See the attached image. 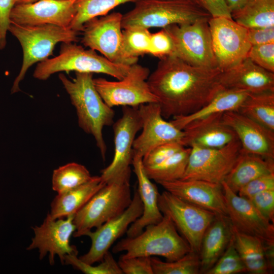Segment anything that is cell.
<instances>
[{
    "mask_svg": "<svg viewBox=\"0 0 274 274\" xmlns=\"http://www.w3.org/2000/svg\"><path fill=\"white\" fill-rule=\"evenodd\" d=\"M222 120L236 134L242 151L274 159L273 131L238 111L224 113Z\"/></svg>",
    "mask_w": 274,
    "mask_h": 274,
    "instance_id": "cell-20",
    "label": "cell"
},
{
    "mask_svg": "<svg viewBox=\"0 0 274 274\" xmlns=\"http://www.w3.org/2000/svg\"><path fill=\"white\" fill-rule=\"evenodd\" d=\"M227 215L232 224L243 233L254 236L263 243H274V225L263 217L248 199L232 191L223 181Z\"/></svg>",
    "mask_w": 274,
    "mask_h": 274,
    "instance_id": "cell-19",
    "label": "cell"
},
{
    "mask_svg": "<svg viewBox=\"0 0 274 274\" xmlns=\"http://www.w3.org/2000/svg\"><path fill=\"white\" fill-rule=\"evenodd\" d=\"M151 257H124L121 255L118 264L123 273L153 274Z\"/></svg>",
    "mask_w": 274,
    "mask_h": 274,
    "instance_id": "cell-42",
    "label": "cell"
},
{
    "mask_svg": "<svg viewBox=\"0 0 274 274\" xmlns=\"http://www.w3.org/2000/svg\"><path fill=\"white\" fill-rule=\"evenodd\" d=\"M106 183L100 176H92L85 183L58 193L51 203L50 215L53 219L75 215Z\"/></svg>",
    "mask_w": 274,
    "mask_h": 274,
    "instance_id": "cell-27",
    "label": "cell"
},
{
    "mask_svg": "<svg viewBox=\"0 0 274 274\" xmlns=\"http://www.w3.org/2000/svg\"><path fill=\"white\" fill-rule=\"evenodd\" d=\"M143 211V203L136 188L131 203L122 214L96 228L95 231L91 230L84 234L90 237L91 245L88 252L79 258L90 264L101 261L114 243L142 215Z\"/></svg>",
    "mask_w": 274,
    "mask_h": 274,
    "instance_id": "cell-16",
    "label": "cell"
},
{
    "mask_svg": "<svg viewBox=\"0 0 274 274\" xmlns=\"http://www.w3.org/2000/svg\"><path fill=\"white\" fill-rule=\"evenodd\" d=\"M16 0H0V49L6 45L7 32L10 24V14Z\"/></svg>",
    "mask_w": 274,
    "mask_h": 274,
    "instance_id": "cell-45",
    "label": "cell"
},
{
    "mask_svg": "<svg viewBox=\"0 0 274 274\" xmlns=\"http://www.w3.org/2000/svg\"><path fill=\"white\" fill-rule=\"evenodd\" d=\"M148 68L137 63L132 64L127 74L117 81L105 78L93 79L94 86L105 103L109 107H138L141 105L158 102L147 82Z\"/></svg>",
    "mask_w": 274,
    "mask_h": 274,
    "instance_id": "cell-10",
    "label": "cell"
},
{
    "mask_svg": "<svg viewBox=\"0 0 274 274\" xmlns=\"http://www.w3.org/2000/svg\"><path fill=\"white\" fill-rule=\"evenodd\" d=\"M112 125L114 155L111 163L101 170L100 176L106 183L130 169L133 156V144L137 132L142 127L138 107L123 106L122 117Z\"/></svg>",
    "mask_w": 274,
    "mask_h": 274,
    "instance_id": "cell-15",
    "label": "cell"
},
{
    "mask_svg": "<svg viewBox=\"0 0 274 274\" xmlns=\"http://www.w3.org/2000/svg\"><path fill=\"white\" fill-rule=\"evenodd\" d=\"M233 239L247 272L253 274L270 273L265 258L263 242L260 239L241 232L233 226Z\"/></svg>",
    "mask_w": 274,
    "mask_h": 274,
    "instance_id": "cell-29",
    "label": "cell"
},
{
    "mask_svg": "<svg viewBox=\"0 0 274 274\" xmlns=\"http://www.w3.org/2000/svg\"><path fill=\"white\" fill-rule=\"evenodd\" d=\"M190 148L187 166L181 180L221 184L233 166L241 144L237 139L220 148Z\"/></svg>",
    "mask_w": 274,
    "mask_h": 274,
    "instance_id": "cell-11",
    "label": "cell"
},
{
    "mask_svg": "<svg viewBox=\"0 0 274 274\" xmlns=\"http://www.w3.org/2000/svg\"><path fill=\"white\" fill-rule=\"evenodd\" d=\"M142 157L133 155L131 164L138 181V191L141 199L143 211L142 215L132 223L126 231L127 237L141 233L148 225L159 223L163 215L158 207L159 193L156 186L147 176Z\"/></svg>",
    "mask_w": 274,
    "mask_h": 274,
    "instance_id": "cell-24",
    "label": "cell"
},
{
    "mask_svg": "<svg viewBox=\"0 0 274 274\" xmlns=\"http://www.w3.org/2000/svg\"><path fill=\"white\" fill-rule=\"evenodd\" d=\"M249 94L243 90L223 88L199 110L189 115L175 117L170 122L183 130L190 122L211 115L237 111Z\"/></svg>",
    "mask_w": 274,
    "mask_h": 274,
    "instance_id": "cell-28",
    "label": "cell"
},
{
    "mask_svg": "<svg viewBox=\"0 0 274 274\" xmlns=\"http://www.w3.org/2000/svg\"><path fill=\"white\" fill-rule=\"evenodd\" d=\"M138 109L142 131L134 141L133 155L143 158L155 147L167 143L178 142L182 145L183 130L164 119L158 102L142 104Z\"/></svg>",
    "mask_w": 274,
    "mask_h": 274,
    "instance_id": "cell-17",
    "label": "cell"
},
{
    "mask_svg": "<svg viewBox=\"0 0 274 274\" xmlns=\"http://www.w3.org/2000/svg\"><path fill=\"white\" fill-rule=\"evenodd\" d=\"M211 15L197 0H138L123 15L122 28H165L209 19Z\"/></svg>",
    "mask_w": 274,
    "mask_h": 274,
    "instance_id": "cell-3",
    "label": "cell"
},
{
    "mask_svg": "<svg viewBox=\"0 0 274 274\" xmlns=\"http://www.w3.org/2000/svg\"><path fill=\"white\" fill-rule=\"evenodd\" d=\"M75 75L72 80L63 74L58 77L76 109L79 127L93 136L105 160L107 146L102 130L104 127L113 124L115 112L96 90L92 73L75 72Z\"/></svg>",
    "mask_w": 274,
    "mask_h": 274,
    "instance_id": "cell-2",
    "label": "cell"
},
{
    "mask_svg": "<svg viewBox=\"0 0 274 274\" xmlns=\"http://www.w3.org/2000/svg\"><path fill=\"white\" fill-rule=\"evenodd\" d=\"M74 215L58 219H53L48 213L43 223L32 228L35 234L27 250L37 249L40 259L49 253L51 265L54 263V257L57 255L62 264L67 255L78 254L76 247L70 243L71 235L76 230L74 223Z\"/></svg>",
    "mask_w": 274,
    "mask_h": 274,
    "instance_id": "cell-14",
    "label": "cell"
},
{
    "mask_svg": "<svg viewBox=\"0 0 274 274\" xmlns=\"http://www.w3.org/2000/svg\"><path fill=\"white\" fill-rule=\"evenodd\" d=\"M247 272L234 246L233 235L225 251L206 274H234Z\"/></svg>",
    "mask_w": 274,
    "mask_h": 274,
    "instance_id": "cell-38",
    "label": "cell"
},
{
    "mask_svg": "<svg viewBox=\"0 0 274 274\" xmlns=\"http://www.w3.org/2000/svg\"><path fill=\"white\" fill-rule=\"evenodd\" d=\"M151 35L148 29L142 27H131L123 30V51L132 64L137 63L139 56L149 54Z\"/></svg>",
    "mask_w": 274,
    "mask_h": 274,
    "instance_id": "cell-35",
    "label": "cell"
},
{
    "mask_svg": "<svg viewBox=\"0 0 274 274\" xmlns=\"http://www.w3.org/2000/svg\"><path fill=\"white\" fill-rule=\"evenodd\" d=\"M91 177L85 166L76 162L68 163L54 170L52 189L57 193H61L85 183Z\"/></svg>",
    "mask_w": 274,
    "mask_h": 274,
    "instance_id": "cell-34",
    "label": "cell"
},
{
    "mask_svg": "<svg viewBox=\"0 0 274 274\" xmlns=\"http://www.w3.org/2000/svg\"><path fill=\"white\" fill-rule=\"evenodd\" d=\"M131 168L109 180L74 215V237H80L120 215L132 200Z\"/></svg>",
    "mask_w": 274,
    "mask_h": 274,
    "instance_id": "cell-4",
    "label": "cell"
},
{
    "mask_svg": "<svg viewBox=\"0 0 274 274\" xmlns=\"http://www.w3.org/2000/svg\"><path fill=\"white\" fill-rule=\"evenodd\" d=\"M274 173V159L246 152L241 149L238 156L224 182L237 193L244 185L260 176Z\"/></svg>",
    "mask_w": 274,
    "mask_h": 274,
    "instance_id": "cell-26",
    "label": "cell"
},
{
    "mask_svg": "<svg viewBox=\"0 0 274 274\" xmlns=\"http://www.w3.org/2000/svg\"><path fill=\"white\" fill-rule=\"evenodd\" d=\"M274 189V173L257 177L244 185L237 194L249 199L262 191Z\"/></svg>",
    "mask_w": 274,
    "mask_h": 274,
    "instance_id": "cell-43",
    "label": "cell"
},
{
    "mask_svg": "<svg viewBox=\"0 0 274 274\" xmlns=\"http://www.w3.org/2000/svg\"><path fill=\"white\" fill-rule=\"evenodd\" d=\"M248 199L263 217L274 223V189L262 191Z\"/></svg>",
    "mask_w": 274,
    "mask_h": 274,
    "instance_id": "cell-44",
    "label": "cell"
},
{
    "mask_svg": "<svg viewBox=\"0 0 274 274\" xmlns=\"http://www.w3.org/2000/svg\"><path fill=\"white\" fill-rule=\"evenodd\" d=\"M221 71L191 65L172 55L160 59L147 82L158 99L164 118L191 114L222 89Z\"/></svg>",
    "mask_w": 274,
    "mask_h": 274,
    "instance_id": "cell-1",
    "label": "cell"
},
{
    "mask_svg": "<svg viewBox=\"0 0 274 274\" xmlns=\"http://www.w3.org/2000/svg\"><path fill=\"white\" fill-rule=\"evenodd\" d=\"M153 274H198L200 273L199 254L190 251L178 260L163 261L151 257Z\"/></svg>",
    "mask_w": 274,
    "mask_h": 274,
    "instance_id": "cell-36",
    "label": "cell"
},
{
    "mask_svg": "<svg viewBox=\"0 0 274 274\" xmlns=\"http://www.w3.org/2000/svg\"><path fill=\"white\" fill-rule=\"evenodd\" d=\"M231 15L234 21L247 28L274 26V0H247Z\"/></svg>",
    "mask_w": 274,
    "mask_h": 274,
    "instance_id": "cell-30",
    "label": "cell"
},
{
    "mask_svg": "<svg viewBox=\"0 0 274 274\" xmlns=\"http://www.w3.org/2000/svg\"><path fill=\"white\" fill-rule=\"evenodd\" d=\"M213 47L221 72L231 68L246 57L252 46L247 28L232 18L211 17L208 21Z\"/></svg>",
    "mask_w": 274,
    "mask_h": 274,
    "instance_id": "cell-12",
    "label": "cell"
},
{
    "mask_svg": "<svg viewBox=\"0 0 274 274\" xmlns=\"http://www.w3.org/2000/svg\"><path fill=\"white\" fill-rule=\"evenodd\" d=\"M246 1L247 0H226L231 12L240 8Z\"/></svg>",
    "mask_w": 274,
    "mask_h": 274,
    "instance_id": "cell-49",
    "label": "cell"
},
{
    "mask_svg": "<svg viewBox=\"0 0 274 274\" xmlns=\"http://www.w3.org/2000/svg\"><path fill=\"white\" fill-rule=\"evenodd\" d=\"M158 204L190 246L199 254L203 234L217 214L186 201L165 190L159 194Z\"/></svg>",
    "mask_w": 274,
    "mask_h": 274,
    "instance_id": "cell-9",
    "label": "cell"
},
{
    "mask_svg": "<svg viewBox=\"0 0 274 274\" xmlns=\"http://www.w3.org/2000/svg\"><path fill=\"white\" fill-rule=\"evenodd\" d=\"M247 58L261 68L274 73V43L252 46Z\"/></svg>",
    "mask_w": 274,
    "mask_h": 274,
    "instance_id": "cell-39",
    "label": "cell"
},
{
    "mask_svg": "<svg viewBox=\"0 0 274 274\" xmlns=\"http://www.w3.org/2000/svg\"><path fill=\"white\" fill-rule=\"evenodd\" d=\"M123 251L125 253L121 256L124 257L159 256L173 261L191 249L170 219L163 215L159 223L147 226L135 236L121 239L112 248L114 253Z\"/></svg>",
    "mask_w": 274,
    "mask_h": 274,
    "instance_id": "cell-5",
    "label": "cell"
},
{
    "mask_svg": "<svg viewBox=\"0 0 274 274\" xmlns=\"http://www.w3.org/2000/svg\"><path fill=\"white\" fill-rule=\"evenodd\" d=\"M247 37L251 46L274 43V26L247 28Z\"/></svg>",
    "mask_w": 274,
    "mask_h": 274,
    "instance_id": "cell-46",
    "label": "cell"
},
{
    "mask_svg": "<svg viewBox=\"0 0 274 274\" xmlns=\"http://www.w3.org/2000/svg\"><path fill=\"white\" fill-rule=\"evenodd\" d=\"M233 226L227 215H217L205 231L199 253L200 273H206L216 263L228 246Z\"/></svg>",
    "mask_w": 274,
    "mask_h": 274,
    "instance_id": "cell-25",
    "label": "cell"
},
{
    "mask_svg": "<svg viewBox=\"0 0 274 274\" xmlns=\"http://www.w3.org/2000/svg\"><path fill=\"white\" fill-rule=\"evenodd\" d=\"M131 65L114 63L94 50L85 49L75 43H62L59 54L40 62L33 76L44 81L56 73L74 71L104 74L119 80L127 74Z\"/></svg>",
    "mask_w": 274,
    "mask_h": 274,
    "instance_id": "cell-7",
    "label": "cell"
},
{
    "mask_svg": "<svg viewBox=\"0 0 274 274\" xmlns=\"http://www.w3.org/2000/svg\"><path fill=\"white\" fill-rule=\"evenodd\" d=\"M158 184L166 191L186 201L217 215H227L221 184L181 179Z\"/></svg>",
    "mask_w": 274,
    "mask_h": 274,
    "instance_id": "cell-21",
    "label": "cell"
},
{
    "mask_svg": "<svg viewBox=\"0 0 274 274\" xmlns=\"http://www.w3.org/2000/svg\"><path fill=\"white\" fill-rule=\"evenodd\" d=\"M212 17L232 18L231 11L226 0H197Z\"/></svg>",
    "mask_w": 274,
    "mask_h": 274,
    "instance_id": "cell-47",
    "label": "cell"
},
{
    "mask_svg": "<svg viewBox=\"0 0 274 274\" xmlns=\"http://www.w3.org/2000/svg\"><path fill=\"white\" fill-rule=\"evenodd\" d=\"M209 19H201L187 24H174L163 28L173 40L174 56L193 66L218 68L208 23Z\"/></svg>",
    "mask_w": 274,
    "mask_h": 274,
    "instance_id": "cell-8",
    "label": "cell"
},
{
    "mask_svg": "<svg viewBox=\"0 0 274 274\" xmlns=\"http://www.w3.org/2000/svg\"><path fill=\"white\" fill-rule=\"evenodd\" d=\"M237 111L274 131V91L250 93Z\"/></svg>",
    "mask_w": 274,
    "mask_h": 274,
    "instance_id": "cell-31",
    "label": "cell"
},
{
    "mask_svg": "<svg viewBox=\"0 0 274 274\" xmlns=\"http://www.w3.org/2000/svg\"><path fill=\"white\" fill-rule=\"evenodd\" d=\"M190 151V147H184L157 165L144 166L147 176L157 183L181 179L187 166Z\"/></svg>",
    "mask_w": 274,
    "mask_h": 274,
    "instance_id": "cell-32",
    "label": "cell"
},
{
    "mask_svg": "<svg viewBox=\"0 0 274 274\" xmlns=\"http://www.w3.org/2000/svg\"><path fill=\"white\" fill-rule=\"evenodd\" d=\"M77 0H39L16 4L10 22L23 25H55L70 27L76 14Z\"/></svg>",
    "mask_w": 274,
    "mask_h": 274,
    "instance_id": "cell-18",
    "label": "cell"
},
{
    "mask_svg": "<svg viewBox=\"0 0 274 274\" xmlns=\"http://www.w3.org/2000/svg\"><path fill=\"white\" fill-rule=\"evenodd\" d=\"M264 252L267 267L270 273L274 268V243H263Z\"/></svg>",
    "mask_w": 274,
    "mask_h": 274,
    "instance_id": "cell-48",
    "label": "cell"
},
{
    "mask_svg": "<svg viewBox=\"0 0 274 274\" xmlns=\"http://www.w3.org/2000/svg\"><path fill=\"white\" fill-rule=\"evenodd\" d=\"M122 16L119 12H114L90 20L82 31V42L114 63L131 65L123 49Z\"/></svg>",
    "mask_w": 274,
    "mask_h": 274,
    "instance_id": "cell-13",
    "label": "cell"
},
{
    "mask_svg": "<svg viewBox=\"0 0 274 274\" xmlns=\"http://www.w3.org/2000/svg\"><path fill=\"white\" fill-rule=\"evenodd\" d=\"M223 114H214L188 124L183 129L182 145L220 148L237 139L234 131L223 122Z\"/></svg>",
    "mask_w": 274,
    "mask_h": 274,
    "instance_id": "cell-22",
    "label": "cell"
},
{
    "mask_svg": "<svg viewBox=\"0 0 274 274\" xmlns=\"http://www.w3.org/2000/svg\"><path fill=\"white\" fill-rule=\"evenodd\" d=\"M38 1L39 0H16V4H21V3H32V2H35Z\"/></svg>",
    "mask_w": 274,
    "mask_h": 274,
    "instance_id": "cell-50",
    "label": "cell"
},
{
    "mask_svg": "<svg viewBox=\"0 0 274 274\" xmlns=\"http://www.w3.org/2000/svg\"><path fill=\"white\" fill-rule=\"evenodd\" d=\"M184 147L178 142H170L159 145L143 157V165L144 167H151L157 165Z\"/></svg>",
    "mask_w": 274,
    "mask_h": 274,
    "instance_id": "cell-41",
    "label": "cell"
},
{
    "mask_svg": "<svg viewBox=\"0 0 274 274\" xmlns=\"http://www.w3.org/2000/svg\"><path fill=\"white\" fill-rule=\"evenodd\" d=\"M64 264L72 265L74 268L86 274H122L118 262L109 251L104 255L100 263L97 265L86 263L77 257L76 254L67 255Z\"/></svg>",
    "mask_w": 274,
    "mask_h": 274,
    "instance_id": "cell-37",
    "label": "cell"
},
{
    "mask_svg": "<svg viewBox=\"0 0 274 274\" xmlns=\"http://www.w3.org/2000/svg\"><path fill=\"white\" fill-rule=\"evenodd\" d=\"M8 30L20 42L23 55L21 68L11 89L12 94L20 91V82L23 80L30 66L38 62L45 60L53 55L57 43L77 42L79 33L70 27L52 24L31 26L12 22Z\"/></svg>",
    "mask_w": 274,
    "mask_h": 274,
    "instance_id": "cell-6",
    "label": "cell"
},
{
    "mask_svg": "<svg viewBox=\"0 0 274 274\" xmlns=\"http://www.w3.org/2000/svg\"><path fill=\"white\" fill-rule=\"evenodd\" d=\"M174 45L173 40L165 28L151 33L149 54L160 59L173 55Z\"/></svg>",
    "mask_w": 274,
    "mask_h": 274,
    "instance_id": "cell-40",
    "label": "cell"
},
{
    "mask_svg": "<svg viewBox=\"0 0 274 274\" xmlns=\"http://www.w3.org/2000/svg\"><path fill=\"white\" fill-rule=\"evenodd\" d=\"M219 81L225 89L253 94L274 91V73L261 68L247 57L234 67L221 72Z\"/></svg>",
    "mask_w": 274,
    "mask_h": 274,
    "instance_id": "cell-23",
    "label": "cell"
},
{
    "mask_svg": "<svg viewBox=\"0 0 274 274\" xmlns=\"http://www.w3.org/2000/svg\"><path fill=\"white\" fill-rule=\"evenodd\" d=\"M138 0H77L76 14L70 28L82 31L84 25L90 20L98 16H105L120 5Z\"/></svg>",
    "mask_w": 274,
    "mask_h": 274,
    "instance_id": "cell-33",
    "label": "cell"
}]
</instances>
